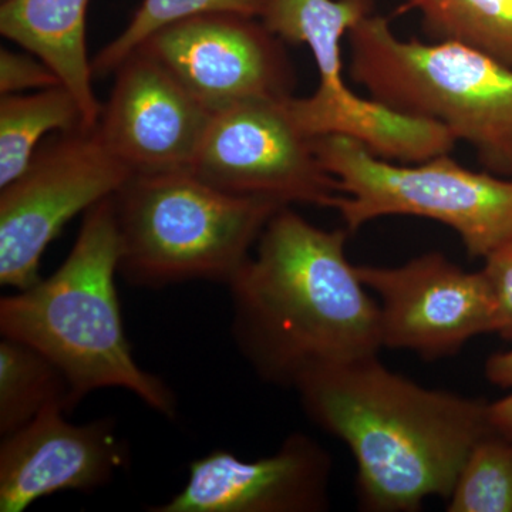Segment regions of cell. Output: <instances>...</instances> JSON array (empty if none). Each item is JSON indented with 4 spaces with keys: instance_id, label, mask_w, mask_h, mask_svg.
Here are the masks:
<instances>
[{
    "instance_id": "cell-7",
    "label": "cell",
    "mask_w": 512,
    "mask_h": 512,
    "mask_svg": "<svg viewBox=\"0 0 512 512\" xmlns=\"http://www.w3.org/2000/svg\"><path fill=\"white\" fill-rule=\"evenodd\" d=\"M134 177L97 127L60 133L0 194V284L22 291L39 281L46 248L64 225L113 197Z\"/></svg>"
},
{
    "instance_id": "cell-22",
    "label": "cell",
    "mask_w": 512,
    "mask_h": 512,
    "mask_svg": "<svg viewBox=\"0 0 512 512\" xmlns=\"http://www.w3.org/2000/svg\"><path fill=\"white\" fill-rule=\"evenodd\" d=\"M485 376L495 386L512 387V350L491 356L485 363Z\"/></svg>"
},
{
    "instance_id": "cell-20",
    "label": "cell",
    "mask_w": 512,
    "mask_h": 512,
    "mask_svg": "<svg viewBox=\"0 0 512 512\" xmlns=\"http://www.w3.org/2000/svg\"><path fill=\"white\" fill-rule=\"evenodd\" d=\"M59 77L39 57L23 55L2 47L0 50V94L25 93L57 86Z\"/></svg>"
},
{
    "instance_id": "cell-13",
    "label": "cell",
    "mask_w": 512,
    "mask_h": 512,
    "mask_svg": "<svg viewBox=\"0 0 512 512\" xmlns=\"http://www.w3.org/2000/svg\"><path fill=\"white\" fill-rule=\"evenodd\" d=\"M332 458L295 433L272 456L241 460L214 450L192 461L187 484L151 512H318L329 505Z\"/></svg>"
},
{
    "instance_id": "cell-6",
    "label": "cell",
    "mask_w": 512,
    "mask_h": 512,
    "mask_svg": "<svg viewBox=\"0 0 512 512\" xmlns=\"http://www.w3.org/2000/svg\"><path fill=\"white\" fill-rule=\"evenodd\" d=\"M315 148L338 181L332 208L349 232L377 218L409 215L453 229L471 258H488L512 242V178L468 170L450 154L393 163L342 136L315 138Z\"/></svg>"
},
{
    "instance_id": "cell-24",
    "label": "cell",
    "mask_w": 512,
    "mask_h": 512,
    "mask_svg": "<svg viewBox=\"0 0 512 512\" xmlns=\"http://www.w3.org/2000/svg\"><path fill=\"white\" fill-rule=\"evenodd\" d=\"M2 2H5V0H2Z\"/></svg>"
},
{
    "instance_id": "cell-8",
    "label": "cell",
    "mask_w": 512,
    "mask_h": 512,
    "mask_svg": "<svg viewBox=\"0 0 512 512\" xmlns=\"http://www.w3.org/2000/svg\"><path fill=\"white\" fill-rule=\"evenodd\" d=\"M291 97L242 101L214 113L191 173L229 194L332 208L338 181L293 117Z\"/></svg>"
},
{
    "instance_id": "cell-16",
    "label": "cell",
    "mask_w": 512,
    "mask_h": 512,
    "mask_svg": "<svg viewBox=\"0 0 512 512\" xmlns=\"http://www.w3.org/2000/svg\"><path fill=\"white\" fill-rule=\"evenodd\" d=\"M70 412L72 390L63 373L46 356L19 340H0V436L15 433L47 406Z\"/></svg>"
},
{
    "instance_id": "cell-14",
    "label": "cell",
    "mask_w": 512,
    "mask_h": 512,
    "mask_svg": "<svg viewBox=\"0 0 512 512\" xmlns=\"http://www.w3.org/2000/svg\"><path fill=\"white\" fill-rule=\"evenodd\" d=\"M90 0H5L0 32L43 60L79 101L87 127L99 123L101 107L93 92L87 57L86 18Z\"/></svg>"
},
{
    "instance_id": "cell-23",
    "label": "cell",
    "mask_w": 512,
    "mask_h": 512,
    "mask_svg": "<svg viewBox=\"0 0 512 512\" xmlns=\"http://www.w3.org/2000/svg\"><path fill=\"white\" fill-rule=\"evenodd\" d=\"M487 417L491 429L512 439V394L488 404Z\"/></svg>"
},
{
    "instance_id": "cell-11",
    "label": "cell",
    "mask_w": 512,
    "mask_h": 512,
    "mask_svg": "<svg viewBox=\"0 0 512 512\" xmlns=\"http://www.w3.org/2000/svg\"><path fill=\"white\" fill-rule=\"evenodd\" d=\"M114 76L96 124L111 153L134 175L191 171L214 113L144 50L131 53Z\"/></svg>"
},
{
    "instance_id": "cell-1",
    "label": "cell",
    "mask_w": 512,
    "mask_h": 512,
    "mask_svg": "<svg viewBox=\"0 0 512 512\" xmlns=\"http://www.w3.org/2000/svg\"><path fill=\"white\" fill-rule=\"evenodd\" d=\"M348 235L281 208L229 282L232 338L264 382L296 389L383 348L379 305L346 258Z\"/></svg>"
},
{
    "instance_id": "cell-4",
    "label": "cell",
    "mask_w": 512,
    "mask_h": 512,
    "mask_svg": "<svg viewBox=\"0 0 512 512\" xmlns=\"http://www.w3.org/2000/svg\"><path fill=\"white\" fill-rule=\"evenodd\" d=\"M348 39L350 77L369 97L436 121L485 171L512 178V67L460 43L400 39L373 13Z\"/></svg>"
},
{
    "instance_id": "cell-2",
    "label": "cell",
    "mask_w": 512,
    "mask_h": 512,
    "mask_svg": "<svg viewBox=\"0 0 512 512\" xmlns=\"http://www.w3.org/2000/svg\"><path fill=\"white\" fill-rule=\"evenodd\" d=\"M296 390L309 419L352 451L357 497L369 511L448 500L468 453L490 429L487 403L421 387L377 356L322 370Z\"/></svg>"
},
{
    "instance_id": "cell-21",
    "label": "cell",
    "mask_w": 512,
    "mask_h": 512,
    "mask_svg": "<svg viewBox=\"0 0 512 512\" xmlns=\"http://www.w3.org/2000/svg\"><path fill=\"white\" fill-rule=\"evenodd\" d=\"M497 305V330L512 340V242L485 258L483 269Z\"/></svg>"
},
{
    "instance_id": "cell-9",
    "label": "cell",
    "mask_w": 512,
    "mask_h": 512,
    "mask_svg": "<svg viewBox=\"0 0 512 512\" xmlns=\"http://www.w3.org/2000/svg\"><path fill=\"white\" fill-rule=\"evenodd\" d=\"M138 49L170 70L212 113L242 101L293 96L295 72L284 42L258 18L192 16L157 30Z\"/></svg>"
},
{
    "instance_id": "cell-10",
    "label": "cell",
    "mask_w": 512,
    "mask_h": 512,
    "mask_svg": "<svg viewBox=\"0 0 512 512\" xmlns=\"http://www.w3.org/2000/svg\"><path fill=\"white\" fill-rule=\"evenodd\" d=\"M356 272L375 293L383 348L440 359L497 330V305L484 272L464 271L439 252L392 268L356 265Z\"/></svg>"
},
{
    "instance_id": "cell-12",
    "label": "cell",
    "mask_w": 512,
    "mask_h": 512,
    "mask_svg": "<svg viewBox=\"0 0 512 512\" xmlns=\"http://www.w3.org/2000/svg\"><path fill=\"white\" fill-rule=\"evenodd\" d=\"M52 404L25 427L2 437L0 512H22L60 491L92 493L128 464L114 420L73 424Z\"/></svg>"
},
{
    "instance_id": "cell-3",
    "label": "cell",
    "mask_w": 512,
    "mask_h": 512,
    "mask_svg": "<svg viewBox=\"0 0 512 512\" xmlns=\"http://www.w3.org/2000/svg\"><path fill=\"white\" fill-rule=\"evenodd\" d=\"M120 235L113 197L86 212L72 251L55 274L0 299V333L46 356L66 377L74 403L117 387L173 419L177 399L138 365L116 289Z\"/></svg>"
},
{
    "instance_id": "cell-17",
    "label": "cell",
    "mask_w": 512,
    "mask_h": 512,
    "mask_svg": "<svg viewBox=\"0 0 512 512\" xmlns=\"http://www.w3.org/2000/svg\"><path fill=\"white\" fill-rule=\"evenodd\" d=\"M436 40L460 43L512 67V0H404Z\"/></svg>"
},
{
    "instance_id": "cell-5",
    "label": "cell",
    "mask_w": 512,
    "mask_h": 512,
    "mask_svg": "<svg viewBox=\"0 0 512 512\" xmlns=\"http://www.w3.org/2000/svg\"><path fill=\"white\" fill-rule=\"evenodd\" d=\"M119 274L140 288L228 285L284 207L218 190L191 171L134 175L116 195Z\"/></svg>"
},
{
    "instance_id": "cell-15",
    "label": "cell",
    "mask_w": 512,
    "mask_h": 512,
    "mask_svg": "<svg viewBox=\"0 0 512 512\" xmlns=\"http://www.w3.org/2000/svg\"><path fill=\"white\" fill-rule=\"evenodd\" d=\"M89 128L82 107L63 84L0 99V188L28 170L39 141L50 131Z\"/></svg>"
},
{
    "instance_id": "cell-18",
    "label": "cell",
    "mask_w": 512,
    "mask_h": 512,
    "mask_svg": "<svg viewBox=\"0 0 512 512\" xmlns=\"http://www.w3.org/2000/svg\"><path fill=\"white\" fill-rule=\"evenodd\" d=\"M450 512H512V439L485 431L448 497Z\"/></svg>"
},
{
    "instance_id": "cell-19",
    "label": "cell",
    "mask_w": 512,
    "mask_h": 512,
    "mask_svg": "<svg viewBox=\"0 0 512 512\" xmlns=\"http://www.w3.org/2000/svg\"><path fill=\"white\" fill-rule=\"evenodd\" d=\"M268 0H143L127 28L92 60L93 74L116 72L134 50L157 30L205 13H235L261 19Z\"/></svg>"
}]
</instances>
